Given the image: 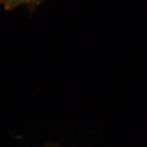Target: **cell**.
<instances>
[{
	"instance_id": "cell-1",
	"label": "cell",
	"mask_w": 147,
	"mask_h": 147,
	"mask_svg": "<svg viewBox=\"0 0 147 147\" xmlns=\"http://www.w3.org/2000/svg\"><path fill=\"white\" fill-rule=\"evenodd\" d=\"M42 0H0V3L8 8H12L20 5L38 3Z\"/></svg>"
}]
</instances>
